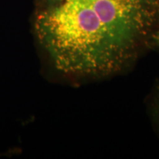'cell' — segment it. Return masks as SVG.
<instances>
[{
  "label": "cell",
  "instance_id": "3",
  "mask_svg": "<svg viewBox=\"0 0 159 159\" xmlns=\"http://www.w3.org/2000/svg\"><path fill=\"white\" fill-rule=\"evenodd\" d=\"M150 43H152L159 49V27L157 28L150 39Z\"/></svg>",
  "mask_w": 159,
  "mask_h": 159
},
{
  "label": "cell",
  "instance_id": "5",
  "mask_svg": "<svg viewBox=\"0 0 159 159\" xmlns=\"http://www.w3.org/2000/svg\"><path fill=\"white\" fill-rule=\"evenodd\" d=\"M0 156H1V154H0Z\"/></svg>",
  "mask_w": 159,
  "mask_h": 159
},
{
  "label": "cell",
  "instance_id": "1",
  "mask_svg": "<svg viewBox=\"0 0 159 159\" xmlns=\"http://www.w3.org/2000/svg\"><path fill=\"white\" fill-rule=\"evenodd\" d=\"M159 27V0H63L35 10L33 30L54 68L105 77L130 65Z\"/></svg>",
  "mask_w": 159,
  "mask_h": 159
},
{
  "label": "cell",
  "instance_id": "4",
  "mask_svg": "<svg viewBox=\"0 0 159 159\" xmlns=\"http://www.w3.org/2000/svg\"><path fill=\"white\" fill-rule=\"evenodd\" d=\"M156 115L157 117V120H158V125H159V89L158 93H157V96H156Z\"/></svg>",
  "mask_w": 159,
  "mask_h": 159
},
{
  "label": "cell",
  "instance_id": "2",
  "mask_svg": "<svg viewBox=\"0 0 159 159\" xmlns=\"http://www.w3.org/2000/svg\"><path fill=\"white\" fill-rule=\"evenodd\" d=\"M63 0H36L35 1V10L43 9L47 7L56 5Z\"/></svg>",
  "mask_w": 159,
  "mask_h": 159
}]
</instances>
